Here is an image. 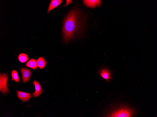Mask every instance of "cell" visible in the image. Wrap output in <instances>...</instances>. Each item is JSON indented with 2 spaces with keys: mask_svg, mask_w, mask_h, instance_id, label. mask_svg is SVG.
Wrapping results in <instances>:
<instances>
[{
  "mask_svg": "<svg viewBox=\"0 0 157 117\" xmlns=\"http://www.w3.org/2000/svg\"><path fill=\"white\" fill-rule=\"evenodd\" d=\"M86 17L77 8L71 10L63 21L62 32L63 40L67 42L84 31Z\"/></svg>",
  "mask_w": 157,
  "mask_h": 117,
  "instance_id": "6da1fadb",
  "label": "cell"
},
{
  "mask_svg": "<svg viewBox=\"0 0 157 117\" xmlns=\"http://www.w3.org/2000/svg\"><path fill=\"white\" fill-rule=\"evenodd\" d=\"M18 97L23 102H26L28 101L31 97L30 94L17 90Z\"/></svg>",
  "mask_w": 157,
  "mask_h": 117,
  "instance_id": "52a82bcc",
  "label": "cell"
},
{
  "mask_svg": "<svg viewBox=\"0 0 157 117\" xmlns=\"http://www.w3.org/2000/svg\"><path fill=\"white\" fill-rule=\"evenodd\" d=\"M11 75L12 78L15 82H19V76L17 71L15 70H12L11 72Z\"/></svg>",
  "mask_w": 157,
  "mask_h": 117,
  "instance_id": "4fadbf2b",
  "label": "cell"
},
{
  "mask_svg": "<svg viewBox=\"0 0 157 117\" xmlns=\"http://www.w3.org/2000/svg\"><path fill=\"white\" fill-rule=\"evenodd\" d=\"M26 65L34 69H36L38 68L37 61L34 59H31L27 63Z\"/></svg>",
  "mask_w": 157,
  "mask_h": 117,
  "instance_id": "30bf717a",
  "label": "cell"
},
{
  "mask_svg": "<svg viewBox=\"0 0 157 117\" xmlns=\"http://www.w3.org/2000/svg\"><path fill=\"white\" fill-rule=\"evenodd\" d=\"M84 5L87 7L94 8L101 6L102 1L101 0H83Z\"/></svg>",
  "mask_w": 157,
  "mask_h": 117,
  "instance_id": "277c9868",
  "label": "cell"
},
{
  "mask_svg": "<svg viewBox=\"0 0 157 117\" xmlns=\"http://www.w3.org/2000/svg\"><path fill=\"white\" fill-rule=\"evenodd\" d=\"M37 63L38 66L40 69H42L45 67L47 62L43 57H40L37 59Z\"/></svg>",
  "mask_w": 157,
  "mask_h": 117,
  "instance_id": "8fae6325",
  "label": "cell"
},
{
  "mask_svg": "<svg viewBox=\"0 0 157 117\" xmlns=\"http://www.w3.org/2000/svg\"><path fill=\"white\" fill-rule=\"evenodd\" d=\"M32 83L35 86V91L32 93V95L34 97H36L41 94L43 90L41 85L37 81L34 80Z\"/></svg>",
  "mask_w": 157,
  "mask_h": 117,
  "instance_id": "ba28073f",
  "label": "cell"
},
{
  "mask_svg": "<svg viewBox=\"0 0 157 117\" xmlns=\"http://www.w3.org/2000/svg\"><path fill=\"white\" fill-rule=\"evenodd\" d=\"M23 82L25 83L28 81L30 79L31 74V71L28 69L24 68H21Z\"/></svg>",
  "mask_w": 157,
  "mask_h": 117,
  "instance_id": "8992f818",
  "label": "cell"
},
{
  "mask_svg": "<svg viewBox=\"0 0 157 117\" xmlns=\"http://www.w3.org/2000/svg\"><path fill=\"white\" fill-rule=\"evenodd\" d=\"M135 110L127 106H121L113 109L110 111L106 117H130L133 116Z\"/></svg>",
  "mask_w": 157,
  "mask_h": 117,
  "instance_id": "7a4b0ae2",
  "label": "cell"
},
{
  "mask_svg": "<svg viewBox=\"0 0 157 117\" xmlns=\"http://www.w3.org/2000/svg\"><path fill=\"white\" fill-rule=\"evenodd\" d=\"M8 76L4 73L0 75V91L3 94H6L9 92L7 85Z\"/></svg>",
  "mask_w": 157,
  "mask_h": 117,
  "instance_id": "3957f363",
  "label": "cell"
},
{
  "mask_svg": "<svg viewBox=\"0 0 157 117\" xmlns=\"http://www.w3.org/2000/svg\"><path fill=\"white\" fill-rule=\"evenodd\" d=\"M67 2L65 5L63 7H64L66 6L69 4H71L72 2V0H66Z\"/></svg>",
  "mask_w": 157,
  "mask_h": 117,
  "instance_id": "5bb4252c",
  "label": "cell"
},
{
  "mask_svg": "<svg viewBox=\"0 0 157 117\" xmlns=\"http://www.w3.org/2000/svg\"><path fill=\"white\" fill-rule=\"evenodd\" d=\"M18 59L21 62L24 63L28 60V58L27 55L24 53H21L19 55Z\"/></svg>",
  "mask_w": 157,
  "mask_h": 117,
  "instance_id": "7c38bea8",
  "label": "cell"
},
{
  "mask_svg": "<svg viewBox=\"0 0 157 117\" xmlns=\"http://www.w3.org/2000/svg\"><path fill=\"white\" fill-rule=\"evenodd\" d=\"M98 73L99 74L102 78L107 81L109 82L111 79V72L109 70L106 68L102 69L99 71Z\"/></svg>",
  "mask_w": 157,
  "mask_h": 117,
  "instance_id": "5b68a950",
  "label": "cell"
},
{
  "mask_svg": "<svg viewBox=\"0 0 157 117\" xmlns=\"http://www.w3.org/2000/svg\"><path fill=\"white\" fill-rule=\"evenodd\" d=\"M61 0H52L50 3L47 11V13H49L50 11L59 5L63 2Z\"/></svg>",
  "mask_w": 157,
  "mask_h": 117,
  "instance_id": "9c48e42d",
  "label": "cell"
}]
</instances>
